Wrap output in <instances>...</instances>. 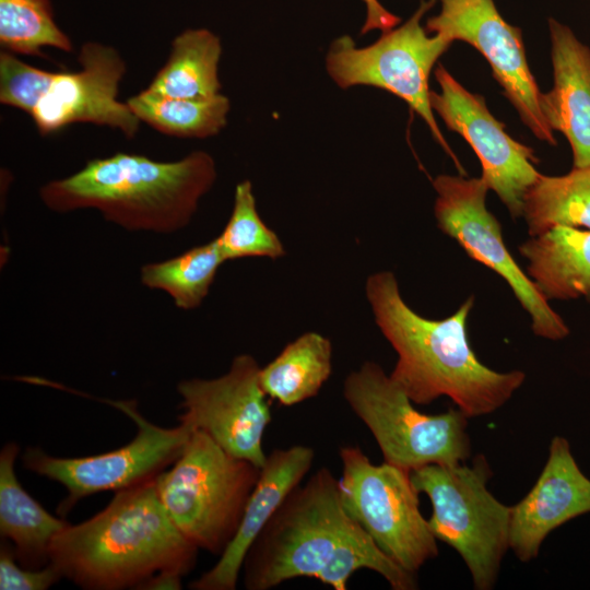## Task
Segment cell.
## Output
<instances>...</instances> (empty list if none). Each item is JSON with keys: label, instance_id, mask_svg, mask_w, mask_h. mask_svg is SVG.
Returning a JSON list of instances; mask_svg holds the SVG:
<instances>
[{"label": "cell", "instance_id": "obj_1", "mask_svg": "<svg viewBox=\"0 0 590 590\" xmlns=\"http://www.w3.org/2000/svg\"><path fill=\"white\" fill-rule=\"evenodd\" d=\"M365 293L376 324L398 354L389 376L414 403L447 396L471 418L498 410L522 386L523 371L499 373L476 357L467 333L474 296L449 317L435 320L404 302L391 271L371 274Z\"/></svg>", "mask_w": 590, "mask_h": 590}, {"label": "cell", "instance_id": "obj_2", "mask_svg": "<svg viewBox=\"0 0 590 590\" xmlns=\"http://www.w3.org/2000/svg\"><path fill=\"white\" fill-rule=\"evenodd\" d=\"M198 547L167 515L155 479L115 492L98 514L69 523L52 540L49 557L62 577L88 590L135 588L153 575H187Z\"/></svg>", "mask_w": 590, "mask_h": 590}, {"label": "cell", "instance_id": "obj_3", "mask_svg": "<svg viewBox=\"0 0 590 590\" xmlns=\"http://www.w3.org/2000/svg\"><path fill=\"white\" fill-rule=\"evenodd\" d=\"M216 176L215 161L204 151L170 162L116 152L46 182L39 198L55 212L94 209L128 231L172 234L190 223Z\"/></svg>", "mask_w": 590, "mask_h": 590}, {"label": "cell", "instance_id": "obj_4", "mask_svg": "<svg viewBox=\"0 0 590 590\" xmlns=\"http://www.w3.org/2000/svg\"><path fill=\"white\" fill-rule=\"evenodd\" d=\"M261 468L193 430L180 456L155 477L158 497L180 533L221 555L235 536Z\"/></svg>", "mask_w": 590, "mask_h": 590}, {"label": "cell", "instance_id": "obj_5", "mask_svg": "<svg viewBox=\"0 0 590 590\" xmlns=\"http://www.w3.org/2000/svg\"><path fill=\"white\" fill-rule=\"evenodd\" d=\"M352 521L339 480L328 468L317 470L286 496L248 550L245 588L269 590L294 578L315 579Z\"/></svg>", "mask_w": 590, "mask_h": 590}, {"label": "cell", "instance_id": "obj_6", "mask_svg": "<svg viewBox=\"0 0 590 590\" xmlns=\"http://www.w3.org/2000/svg\"><path fill=\"white\" fill-rule=\"evenodd\" d=\"M410 477L432 503L434 536L458 552L476 590L492 589L509 548L510 507L487 488L492 470L486 458L479 455L471 465L428 464Z\"/></svg>", "mask_w": 590, "mask_h": 590}, {"label": "cell", "instance_id": "obj_7", "mask_svg": "<svg viewBox=\"0 0 590 590\" xmlns=\"http://www.w3.org/2000/svg\"><path fill=\"white\" fill-rule=\"evenodd\" d=\"M343 397L373 434L387 463L411 472L470 457L469 417L458 408L422 413L375 362H365L346 376Z\"/></svg>", "mask_w": 590, "mask_h": 590}, {"label": "cell", "instance_id": "obj_8", "mask_svg": "<svg viewBox=\"0 0 590 590\" xmlns=\"http://www.w3.org/2000/svg\"><path fill=\"white\" fill-rule=\"evenodd\" d=\"M341 500L378 547L405 570L416 571L438 555L437 539L420 510L410 472L384 461L374 464L358 446L340 448Z\"/></svg>", "mask_w": 590, "mask_h": 590}, {"label": "cell", "instance_id": "obj_9", "mask_svg": "<svg viewBox=\"0 0 590 590\" xmlns=\"http://www.w3.org/2000/svg\"><path fill=\"white\" fill-rule=\"evenodd\" d=\"M436 0L422 1L399 27L384 32L371 45L357 47L347 35L337 38L326 58L327 71L341 88L368 85L403 99L427 125L434 139L456 161L436 122L429 102L428 79L438 58L452 43L421 25Z\"/></svg>", "mask_w": 590, "mask_h": 590}, {"label": "cell", "instance_id": "obj_10", "mask_svg": "<svg viewBox=\"0 0 590 590\" xmlns=\"http://www.w3.org/2000/svg\"><path fill=\"white\" fill-rule=\"evenodd\" d=\"M138 426L134 438L122 447L86 457L60 458L37 447L27 448L24 467L62 484L68 491L59 506L64 516L81 498L105 491H120L155 479L180 456L191 433L187 425L157 426L144 418L133 401H110Z\"/></svg>", "mask_w": 590, "mask_h": 590}, {"label": "cell", "instance_id": "obj_11", "mask_svg": "<svg viewBox=\"0 0 590 590\" xmlns=\"http://www.w3.org/2000/svg\"><path fill=\"white\" fill-rule=\"evenodd\" d=\"M433 186L437 193L434 213L441 232L456 240L470 258L508 283L529 314L534 334L553 341L566 338L569 334L566 322L508 251L502 226L485 204L489 190L485 180L439 175Z\"/></svg>", "mask_w": 590, "mask_h": 590}, {"label": "cell", "instance_id": "obj_12", "mask_svg": "<svg viewBox=\"0 0 590 590\" xmlns=\"http://www.w3.org/2000/svg\"><path fill=\"white\" fill-rule=\"evenodd\" d=\"M260 368L253 356L240 354L224 375L182 380L177 391L181 397L180 423L205 433L229 455L261 468L267 459L263 435L272 416L260 385Z\"/></svg>", "mask_w": 590, "mask_h": 590}, {"label": "cell", "instance_id": "obj_13", "mask_svg": "<svg viewBox=\"0 0 590 590\" xmlns=\"http://www.w3.org/2000/svg\"><path fill=\"white\" fill-rule=\"evenodd\" d=\"M440 2V12L427 20L426 31L450 43L465 42L480 51L522 122L539 140L555 145L553 131L540 109L541 91L529 69L521 30L503 19L493 0Z\"/></svg>", "mask_w": 590, "mask_h": 590}, {"label": "cell", "instance_id": "obj_14", "mask_svg": "<svg viewBox=\"0 0 590 590\" xmlns=\"http://www.w3.org/2000/svg\"><path fill=\"white\" fill-rule=\"evenodd\" d=\"M435 76L440 92L429 93L433 110L474 150L482 165L481 177L511 217L522 216L524 196L541 175L534 151L514 140L491 114L484 97L469 92L441 64Z\"/></svg>", "mask_w": 590, "mask_h": 590}, {"label": "cell", "instance_id": "obj_15", "mask_svg": "<svg viewBox=\"0 0 590 590\" xmlns=\"http://www.w3.org/2000/svg\"><path fill=\"white\" fill-rule=\"evenodd\" d=\"M80 69L56 72L31 118L43 137L73 123H91L137 137L141 121L127 102L118 98L127 63L118 49L99 42H85L79 51Z\"/></svg>", "mask_w": 590, "mask_h": 590}, {"label": "cell", "instance_id": "obj_16", "mask_svg": "<svg viewBox=\"0 0 590 590\" xmlns=\"http://www.w3.org/2000/svg\"><path fill=\"white\" fill-rule=\"evenodd\" d=\"M587 512L590 479L579 469L568 440L555 436L535 484L510 507L509 548L519 560L530 562L554 529Z\"/></svg>", "mask_w": 590, "mask_h": 590}, {"label": "cell", "instance_id": "obj_17", "mask_svg": "<svg viewBox=\"0 0 590 590\" xmlns=\"http://www.w3.org/2000/svg\"><path fill=\"white\" fill-rule=\"evenodd\" d=\"M315 451L305 445L274 449L261 467L237 532L217 563L190 583L194 590H234L253 541L310 470Z\"/></svg>", "mask_w": 590, "mask_h": 590}, {"label": "cell", "instance_id": "obj_18", "mask_svg": "<svg viewBox=\"0 0 590 590\" xmlns=\"http://www.w3.org/2000/svg\"><path fill=\"white\" fill-rule=\"evenodd\" d=\"M554 85L540 94L539 105L552 131L568 140L574 167L590 165V49L573 31L548 20Z\"/></svg>", "mask_w": 590, "mask_h": 590}, {"label": "cell", "instance_id": "obj_19", "mask_svg": "<svg viewBox=\"0 0 590 590\" xmlns=\"http://www.w3.org/2000/svg\"><path fill=\"white\" fill-rule=\"evenodd\" d=\"M527 274L547 299H590V231L557 225L519 246Z\"/></svg>", "mask_w": 590, "mask_h": 590}, {"label": "cell", "instance_id": "obj_20", "mask_svg": "<svg viewBox=\"0 0 590 590\" xmlns=\"http://www.w3.org/2000/svg\"><path fill=\"white\" fill-rule=\"evenodd\" d=\"M19 446L5 444L0 452V533L14 544L22 566L39 569L49 564L54 538L69 522L49 514L20 484L15 470Z\"/></svg>", "mask_w": 590, "mask_h": 590}, {"label": "cell", "instance_id": "obj_21", "mask_svg": "<svg viewBox=\"0 0 590 590\" xmlns=\"http://www.w3.org/2000/svg\"><path fill=\"white\" fill-rule=\"evenodd\" d=\"M220 37L208 28H187L170 43L165 63L145 87L154 93L188 99L221 94Z\"/></svg>", "mask_w": 590, "mask_h": 590}, {"label": "cell", "instance_id": "obj_22", "mask_svg": "<svg viewBox=\"0 0 590 590\" xmlns=\"http://www.w3.org/2000/svg\"><path fill=\"white\" fill-rule=\"evenodd\" d=\"M332 373V344L314 331L288 344L260 368L264 393L281 405L292 406L318 394Z\"/></svg>", "mask_w": 590, "mask_h": 590}, {"label": "cell", "instance_id": "obj_23", "mask_svg": "<svg viewBox=\"0 0 590 590\" xmlns=\"http://www.w3.org/2000/svg\"><path fill=\"white\" fill-rule=\"evenodd\" d=\"M141 122L157 132L179 139H205L219 134L231 109L222 93L209 99H188L154 93L148 88L127 101Z\"/></svg>", "mask_w": 590, "mask_h": 590}, {"label": "cell", "instance_id": "obj_24", "mask_svg": "<svg viewBox=\"0 0 590 590\" xmlns=\"http://www.w3.org/2000/svg\"><path fill=\"white\" fill-rule=\"evenodd\" d=\"M522 216L531 237L557 225L590 231V165L563 176L541 174L524 196Z\"/></svg>", "mask_w": 590, "mask_h": 590}, {"label": "cell", "instance_id": "obj_25", "mask_svg": "<svg viewBox=\"0 0 590 590\" xmlns=\"http://www.w3.org/2000/svg\"><path fill=\"white\" fill-rule=\"evenodd\" d=\"M225 262L216 239L196 246L174 258L151 262L141 269V282L168 294L176 307L190 310L208 296L220 266Z\"/></svg>", "mask_w": 590, "mask_h": 590}, {"label": "cell", "instance_id": "obj_26", "mask_svg": "<svg viewBox=\"0 0 590 590\" xmlns=\"http://www.w3.org/2000/svg\"><path fill=\"white\" fill-rule=\"evenodd\" d=\"M1 49L15 55L45 57L43 49H73L70 37L57 25L50 0H0Z\"/></svg>", "mask_w": 590, "mask_h": 590}, {"label": "cell", "instance_id": "obj_27", "mask_svg": "<svg viewBox=\"0 0 590 590\" xmlns=\"http://www.w3.org/2000/svg\"><path fill=\"white\" fill-rule=\"evenodd\" d=\"M359 569H370L381 575L393 590L417 588L415 574L405 570L387 556L371 536L353 520L332 557L315 579L334 590H346L350 578Z\"/></svg>", "mask_w": 590, "mask_h": 590}, {"label": "cell", "instance_id": "obj_28", "mask_svg": "<svg viewBox=\"0 0 590 590\" xmlns=\"http://www.w3.org/2000/svg\"><path fill=\"white\" fill-rule=\"evenodd\" d=\"M225 261L248 257L278 259L285 255L279 236L260 217L252 185L237 184L231 216L215 238Z\"/></svg>", "mask_w": 590, "mask_h": 590}, {"label": "cell", "instance_id": "obj_29", "mask_svg": "<svg viewBox=\"0 0 590 590\" xmlns=\"http://www.w3.org/2000/svg\"><path fill=\"white\" fill-rule=\"evenodd\" d=\"M55 73L34 67L15 54L1 49L0 103L31 116L50 86Z\"/></svg>", "mask_w": 590, "mask_h": 590}, {"label": "cell", "instance_id": "obj_30", "mask_svg": "<svg viewBox=\"0 0 590 590\" xmlns=\"http://www.w3.org/2000/svg\"><path fill=\"white\" fill-rule=\"evenodd\" d=\"M13 547L1 545L0 589L1 590H45L62 578L58 568L49 562L43 568L31 569L16 564Z\"/></svg>", "mask_w": 590, "mask_h": 590}, {"label": "cell", "instance_id": "obj_31", "mask_svg": "<svg viewBox=\"0 0 590 590\" xmlns=\"http://www.w3.org/2000/svg\"><path fill=\"white\" fill-rule=\"evenodd\" d=\"M366 5V20L362 27V34L373 30L382 33L394 28L400 23V17L389 12L378 0H363Z\"/></svg>", "mask_w": 590, "mask_h": 590}, {"label": "cell", "instance_id": "obj_32", "mask_svg": "<svg viewBox=\"0 0 590 590\" xmlns=\"http://www.w3.org/2000/svg\"><path fill=\"white\" fill-rule=\"evenodd\" d=\"M184 576L173 573V571H161L149 579H146L144 582H142L138 589H145V590H164V589H180L181 588V579Z\"/></svg>", "mask_w": 590, "mask_h": 590}]
</instances>
